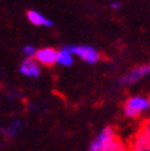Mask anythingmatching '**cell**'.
I'll use <instances>...</instances> for the list:
<instances>
[{
    "label": "cell",
    "instance_id": "11",
    "mask_svg": "<svg viewBox=\"0 0 150 151\" xmlns=\"http://www.w3.org/2000/svg\"><path fill=\"white\" fill-rule=\"evenodd\" d=\"M106 151H128V147H127V142L124 140L118 138Z\"/></svg>",
    "mask_w": 150,
    "mask_h": 151
},
{
    "label": "cell",
    "instance_id": "3",
    "mask_svg": "<svg viewBox=\"0 0 150 151\" xmlns=\"http://www.w3.org/2000/svg\"><path fill=\"white\" fill-rule=\"evenodd\" d=\"M65 48L74 57L80 58L82 62H85L87 64H95L101 59L100 52L92 46H87V44H81V46L71 44V46H65Z\"/></svg>",
    "mask_w": 150,
    "mask_h": 151
},
{
    "label": "cell",
    "instance_id": "10",
    "mask_svg": "<svg viewBox=\"0 0 150 151\" xmlns=\"http://www.w3.org/2000/svg\"><path fill=\"white\" fill-rule=\"evenodd\" d=\"M57 64H59L61 66H65V68L71 66L74 64V55L65 47H63L62 49L58 50Z\"/></svg>",
    "mask_w": 150,
    "mask_h": 151
},
{
    "label": "cell",
    "instance_id": "2",
    "mask_svg": "<svg viewBox=\"0 0 150 151\" xmlns=\"http://www.w3.org/2000/svg\"><path fill=\"white\" fill-rule=\"evenodd\" d=\"M118 138L119 135L115 128L111 125H106L91 140V142L89 144L87 151H106Z\"/></svg>",
    "mask_w": 150,
    "mask_h": 151
},
{
    "label": "cell",
    "instance_id": "1",
    "mask_svg": "<svg viewBox=\"0 0 150 151\" xmlns=\"http://www.w3.org/2000/svg\"><path fill=\"white\" fill-rule=\"evenodd\" d=\"M123 116L128 119H145L150 116V97L144 95L129 96L123 102Z\"/></svg>",
    "mask_w": 150,
    "mask_h": 151
},
{
    "label": "cell",
    "instance_id": "12",
    "mask_svg": "<svg viewBox=\"0 0 150 151\" xmlns=\"http://www.w3.org/2000/svg\"><path fill=\"white\" fill-rule=\"evenodd\" d=\"M22 53H24L25 58H35L36 57V53H37V48L35 46H32V44H26V46H24V48H22Z\"/></svg>",
    "mask_w": 150,
    "mask_h": 151
},
{
    "label": "cell",
    "instance_id": "4",
    "mask_svg": "<svg viewBox=\"0 0 150 151\" xmlns=\"http://www.w3.org/2000/svg\"><path fill=\"white\" fill-rule=\"evenodd\" d=\"M150 75V63L139 65L137 68H134L131 71L125 73L124 75H122L118 80V84L121 86H132L134 84H137L140 80H143L145 76Z\"/></svg>",
    "mask_w": 150,
    "mask_h": 151
},
{
    "label": "cell",
    "instance_id": "7",
    "mask_svg": "<svg viewBox=\"0 0 150 151\" xmlns=\"http://www.w3.org/2000/svg\"><path fill=\"white\" fill-rule=\"evenodd\" d=\"M57 54H58L57 49L52 48V47H44V48L37 49L35 59L40 65L52 66V65L57 64Z\"/></svg>",
    "mask_w": 150,
    "mask_h": 151
},
{
    "label": "cell",
    "instance_id": "5",
    "mask_svg": "<svg viewBox=\"0 0 150 151\" xmlns=\"http://www.w3.org/2000/svg\"><path fill=\"white\" fill-rule=\"evenodd\" d=\"M125 142L128 151H150V137L140 128H138Z\"/></svg>",
    "mask_w": 150,
    "mask_h": 151
},
{
    "label": "cell",
    "instance_id": "6",
    "mask_svg": "<svg viewBox=\"0 0 150 151\" xmlns=\"http://www.w3.org/2000/svg\"><path fill=\"white\" fill-rule=\"evenodd\" d=\"M19 71L28 79H37L41 75V65L36 62L35 58H25L19 66Z\"/></svg>",
    "mask_w": 150,
    "mask_h": 151
},
{
    "label": "cell",
    "instance_id": "9",
    "mask_svg": "<svg viewBox=\"0 0 150 151\" xmlns=\"http://www.w3.org/2000/svg\"><path fill=\"white\" fill-rule=\"evenodd\" d=\"M26 16H27V20L35 26H40V27H52L53 26V21L36 10H28Z\"/></svg>",
    "mask_w": 150,
    "mask_h": 151
},
{
    "label": "cell",
    "instance_id": "13",
    "mask_svg": "<svg viewBox=\"0 0 150 151\" xmlns=\"http://www.w3.org/2000/svg\"><path fill=\"white\" fill-rule=\"evenodd\" d=\"M139 128H140V129H143L149 135V137H150V116L141 120V124H140Z\"/></svg>",
    "mask_w": 150,
    "mask_h": 151
},
{
    "label": "cell",
    "instance_id": "14",
    "mask_svg": "<svg viewBox=\"0 0 150 151\" xmlns=\"http://www.w3.org/2000/svg\"><path fill=\"white\" fill-rule=\"evenodd\" d=\"M110 6H111L112 10H118L119 7H121V3H119L118 0H115V1H112V3L110 4Z\"/></svg>",
    "mask_w": 150,
    "mask_h": 151
},
{
    "label": "cell",
    "instance_id": "8",
    "mask_svg": "<svg viewBox=\"0 0 150 151\" xmlns=\"http://www.w3.org/2000/svg\"><path fill=\"white\" fill-rule=\"evenodd\" d=\"M24 128V122L21 119H14L7 125H1L0 134L4 135L6 139H15L21 133Z\"/></svg>",
    "mask_w": 150,
    "mask_h": 151
}]
</instances>
